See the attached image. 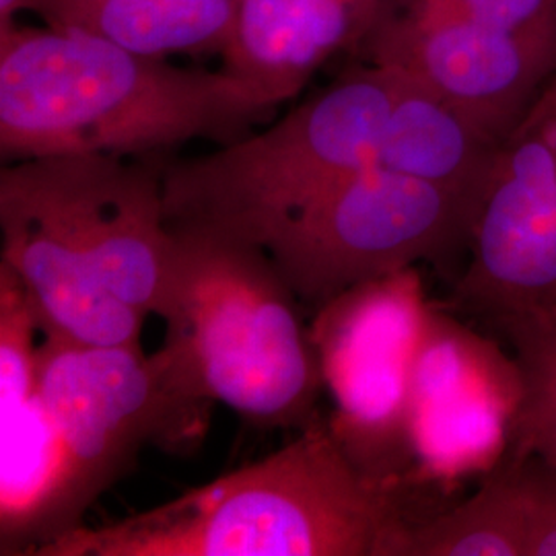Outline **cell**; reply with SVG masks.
Here are the masks:
<instances>
[{"instance_id": "6", "label": "cell", "mask_w": 556, "mask_h": 556, "mask_svg": "<svg viewBox=\"0 0 556 556\" xmlns=\"http://www.w3.org/2000/svg\"><path fill=\"white\" fill-rule=\"evenodd\" d=\"M475 204L369 165L334 181L266 239L301 303L319 309L361 282L468 252Z\"/></svg>"}, {"instance_id": "7", "label": "cell", "mask_w": 556, "mask_h": 556, "mask_svg": "<svg viewBox=\"0 0 556 556\" xmlns=\"http://www.w3.org/2000/svg\"><path fill=\"white\" fill-rule=\"evenodd\" d=\"M433 303L417 268L361 282L309 324L338 445L365 477L408 486L410 388Z\"/></svg>"}, {"instance_id": "1", "label": "cell", "mask_w": 556, "mask_h": 556, "mask_svg": "<svg viewBox=\"0 0 556 556\" xmlns=\"http://www.w3.org/2000/svg\"><path fill=\"white\" fill-rule=\"evenodd\" d=\"M278 105L229 75L178 66L41 23L0 31V157L160 161L192 140L229 144Z\"/></svg>"}, {"instance_id": "2", "label": "cell", "mask_w": 556, "mask_h": 556, "mask_svg": "<svg viewBox=\"0 0 556 556\" xmlns=\"http://www.w3.org/2000/svg\"><path fill=\"white\" fill-rule=\"evenodd\" d=\"M408 486L365 477L316 417L278 452L34 556H404Z\"/></svg>"}, {"instance_id": "19", "label": "cell", "mask_w": 556, "mask_h": 556, "mask_svg": "<svg viewBox=\"0 0 556 556\" xmlns=\"http://www.w3.org/2000/svg\"><path fill=\"white\" fill-rule=\"evenodd\" d=\"M475 20L519 40L556 46V0H456Z\"/></svg>"}, {"instance_id": "13", "label": "cell", "mask_w": 556, "mask_h": 556, "mask_svg": "<svg viewBox=\"0 0 556 556\" xmlns=\"http://www.w3.org/2000/svg\"><path fill=\"white\" fill-rule=\"evenodd\" d=\"M62 445L40 386L38 365H0V555H27L46 544L59 495Z\"/></svg>"}, {"instance_id": "5", "label": "cell", "mask_w": 556, "mask_h": 556, "mask_svg": "<svg viewBox=\"0 0 556 556\" xmlns=\"http://www.w3.org/2000/svg\"><path fill=\"white\" fill-rule=\"evenodd\" d=\"M38 386L62 445L46 544L80 528L85 514L147 445L188 450L204 435L211 406L165 346L144 355L140 344L87 346L43 338Z\"/></svg>"}, {"instance_id": "17", "label": "cell", "mask_w": 556, "mask_h": 556, "mask_svg": "<svg viewBox=\"0 0 556 556\" xmlns=\"http://www.w3.org/2000/svg\"><path fill=\"white\" fill-rule=\"evenodd\" d=\"M514 353L523 406L509 457L556 466V293L489 321Z\"/></svg>"}, {"instance_id": "9", "label": "cell", "mask_w": 556, "mask_h": 556, "mask_svg": "<svg viewBox=\"0 0 556 556\" xmlns=\"http://www.w3.org/2000/svg\"><path fill=\"white\" fill-rule=\"evenodd\" d=\"M521 406L509 346L433 305L410 388V484L452 491L493 472L514 450Z\"/></svg>"}, {"instance_id": "10", "label": "cell", "mask_w": 556, "mask_h": 556, "mask_svg": "<svg viewBox=\"0 0 556 556\" xmlns=\"http://www.w3.org/2000/svg\"><path fill=\"white\" fill-rule=\"evenodd\" d=\"M452 305L493 319L556 293V73L498 142Z\"/></svg>"}, {"instance_id": "4", "label": "cell", "mask_w": 556, "mask_h": 556, "mask_svg": "<svg viewBox=\"0 0 556 556\" xmlns=\"http://www.w3.org/2000/svg\"><path fill=\"white\" fill-rule=\"evenodd\" d=\"M392 93L388 68L367 62L264 130L200 157L163 163L167 225L264 248L334 181L378 165Z\"/></svg>"}, {"instance_id": "11", "label": "cell", "mask_w": 556, "mask_h": 556, "mask_svg": "<svg viewBox=\"0 0 556 556\" xmlns=\"http://www.w3.org/2000/svg\"><path fill=\"white\" fill-rule=\"evenodd\" d=\"M363 50L367 62L425 83L497 142L556 73V46L497 31L456 0H400Z\"/></svg>"}, {"instance_id": "12", "label": "cell", "mask_w": 556, "mask_h": 556, "mask_svg": "<svg viewBox=\"0 0 556 556\" xmlns=\"http://www.w3.org/2000/svg\"><path fill=\"white\" fill-rule=\"evenodd\" d=\"M400 0H239L223 68L273 105L298 98L324 64L363 50Z\"/></svg>"}, {"instance_id": "8", "label": "cell", "mask_w": 556, "mask_h": 556, "mask_svg": "<svg viewBox=\"0 0 556 556\" xmlns=\"http://www.w3.org/2000/svg\"><path fill=\"white\" fill-rule=\"evenodd\" d=\"M0 197L36 213L101 285L140 316H160L172 280L163 163L56 155L4 163Z\"/></svg>"}, {"instance_id": "16", "label": "cell", "mask_w": 556, "mask_h": 556, "mask_svg": "<svg viewBox=\"0 0 556 556\" xmlns=\"http://www.w3.org/2000/svg\"><path fill=\"white\" fill-rule=\"evenodd\" d=\"M404 556H526V516L516 464L507 457L454 507L420 519Z\"/></svg>"}, {"instance_id": "18", "label": "cell", "mask_w": 556, "mask_h": 556, "mask_svg": "<svg viewBox=\"0 0 556 556\" xmlns=\"http://www.w3.org/2000/svg\"><path fill=\"white\" fill-rule=\"evenodd\" d=\"M519 493L526 516V556H556V466L517 459Z\"/></svg>"}, {"instance_id": "20", "label": "cell", "mask_w": 556, "mask_h": 556, "mask_svg": "<svg viewBox=\"0 0 556 556\" xmlns=\"http://www.w3.org/2000/svg\"><path fill=\"white\" fill-rule=\"evenodd\" d=\"M23 2L25 0H0V31L17 25L15 17L23 13Z\"/></svg>"}, {"instance_id": "15", "label": "cell", "mask_w": 556, "mask_h": 556, "mask_svg": "<svg viewBox=\"0 0 556 556\" xmlns=\"http://www.w3.org/2000/svg\"><path fill=\"white\" fill-rule=\"evenodd\" d=\"M239 0H25L41 23L98 36L140 54H219L231 38Z\"/></svg>"}, {"instance_id": "14", "label": "cell", "mask_w": 556, "mask_h": 556, "mask_svg": "<svg viewBox=\"0 0 556 556\" xmlns=\"http://www.w3.org/2000/svg\"><path fill=\"white\" fill-rule=\"evenodd\" d=\"M379 66L388 68L394 93L378 165L454 192L477 211L497 140L413 75L390 64Z\"/></svg>"}, {"instance_id": "3", "label": "cell", "mask_w": 556, "mask_h": 556, "mask_svg": "<svg viewBox=\"0 0 556 556\" xmlns=\"http://www.w3.org/2000/svg\"><path fill=\"white\" fill-rule=\"evenodd\" d=\"M172 280L160 318L192 390L266 429L307 427L324 388L298 295L266 248L169 227Z\"/></svg>"}]
</instances>
